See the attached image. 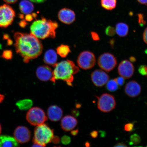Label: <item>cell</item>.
I'll return each instance as SVG.
<instances>
[{
    "instance_id": "cell-40",
    "label": "cell",
    "mask_w": 147,
    "mask_h": 147,
    "mask_svg": "<svg viewBox=\"0 0 147 147\" xmlns=\"http://www.w3.org/2000/svg\"><path fill=\"white\" fill-rule=\"evenodd\" d=\"M126 145L124 143H117L114 146V147H127Z\"/></svg>"
},
{
    "instance_id": "cell-18",
    "label": "cell",
    "mask_w": 147,
    "mask_h": 147,
    "mask_svg": "<svg viewBox=\"0 0 147 147\" xmlns=\"http://www.w3.org/2000/svg\"><path fill=\"white\" fill-rule=\"evenodd\" d=\"M57 55L56 51L53 49H49L45 52L43 60L46 64L54 67L57 63Z\"/></svg>"
},
{
    "instance_id": "cell-14",
    "label": "cell",
    "mask_w": 147,
    "mask_h": 147,
    "mask_svg": "<svg viewBox=\"0 0 147 147\" xmlns=\"http://www.w3.org/2000/svg\"><path fill=\"white\" fill-rule=\"evenodd\" d=\"M37 77L42 82L52 81L53 77V71L51 68L47 65H42L36 69Z\"/></svg>"
},
{
    "instance_id": "cell-6",
    "label": "cell",
    "mask_w": 147,
    "mask_h": 147,
    "mask_svg": "<svg viewBox=\"0 0 147 147\" xmlns=\"http://www.w3.org/2000/svg\"><path fill=\"white\" fill-rule=\"evenodd\" d=\"M16 16L11 7L4 4L0 6V27L6 28L11 24Z\"/></svg>"
},
{
    "instance_id": "cell-11",
    "label": "cell",
    "mask_w": 147,
    "mask_h": 147,
    "mask_svg": "<svg viewBox=\"0 0 147 147\" xmlns=\"http://www.w3.org/2000/svg\"><path fill=\"white\" fill-rule=\"evenodd\" d=\"M109 76L101 69L95 70L91 73V79L94 85L97 87H102L109 80Z\"/></svg>"
},
{
    "instance_id": "cell-13",
    "label": "cell",
    "mask_w": 147,
    "mask_h": 147,
    "mask_svg": "<svg viewBox=\"0 0 147 147\" xmlns=\"http://www.w3.org/2000/svg\"><path fill=\"white\" fill-rule=\"evenodd\" d=\"M58 16L59 20L61 22L67 25L72 24L76 19L74 12L67 8L61 9L58 12Z\"/></svg>"
},
{
    "instance_id": "cell-41",
    "label": "cell",
    "mask_w": 147,
    "mask_h": 147,
    "mask_svg": "<svg viewBox=\"0 0 147 147\" xmlns=\"http://www.w3.org/2000/svg\"><path fill=\"white\" fill-rule=\"evenodd\" d=\"M72 113L73 115L75 116H78L79 115V111L76 110L74 109L72 110Z\"/></svg>"
},
{
    "instance_id": "cell-38",
    "label": "cell",
    "mask_w": 147,
    "mask_h": 147,
    "mask_svg": "<svg viewBox=\"0 0 147 147\" xmlns=\"http://www.w3.org/2000/svg\"><path fill=\"white\" fill-rule=\"evenodd\" d=\"M5 2L9 4H12L17 2L18 0H3Z\"/></svg>"
},
{
    "instance_id": "cell-23",
    "label": "cell",
    "mask_w": 147,
    "mask_h": 147,
    "mask_svg": "<svg viewBox=\"0 0 147 147\" xmlns=\"http://www.w3.org/2000/svg\"><path fill=\"white\" fill-rule=\"evenodd\" d=\"M117 0H101V6L107 10H112L115 8Z\"/></svg>"
},
{
    "instance_id": "cell-22",
    "label": "cell",
    "mask_w": 147,
    "mask_h": 147,
    "mask_svg": "<svg viewBox=\"0 0 147 147\" xmlns=\"http://www.w3.org/2000/svg\"><path fill=\"white\" fill-rule=\"evenodd\" d=\"M16 106L21 110H27L30 109L33 105V102L30 99H24L18 101Z\"/></svg>"
},
{
    "instance_id": "cell-42",
    "label": "cell",
    "mask_w": 147,
    "mask_h": 147,
    "mask_svg": "<svg viewBox=\"0 0 147 147\" xmlns=\"http://www.w3.org/2000/svg\"><path fill=\"white\" fill-rule=\"evenodd\" d=\"M137 1L141 4L143 5L147 4V0H137Z\"/></svg>"
},
{
    "instance_id": "cell-19",
    "label": "cell",
    "mask_w": 147,
    "mask_h": 147,
    "mask_svg": "<svg viewBox=\"0 0 147 147\" xmlns=\"http://www.w3.org/2000/svg\"><path fill=\"white\" fill-rule=\"evenodd\" d=\"M19 146L18 142L14 138L8 135L0 136V147Z\"/></svg>"
},
{
    "instance_id": "cell-27",
    "label": "cell",
    "mask_w": 147,
    "mask_h": 147,
    "mask_svg": "<svg viewBox=\"0 0 147 147\" xmlns=\"http://www.w3.org/2000/svg\"><path fill=\"white\" fill-rule=\"evenodd\" d=\"M105 32L107 35L111 37L114 36L116 33L114 28L111 26L106 27Z\"/></svg>"
},
{
    "instance_id": "cell-20",
    "label": "cell",
    "mask_w": 147,
    "mask_h": 147,
    "mask_svg": "<svg viewBox=\"0 0 147 147\" xmlns=\"http://www.w3.org/2000/svg\"><path fill=\"white\" fill-rule=\"evenodd\" d=\"M19 9L22 13L30 14L34 9V7L30 1L28 0H22L19 3Z\"/></svg>"
},
{
    "instance_id": "cell-44",
    "label": "cell",
    "mask_w": 147,
    "mask_h": 147,
    "mask_svg": "<svg viewBox=\"0 0 147 147\" xmlns=\"http://www.w3.org/2000/svg\"><path fill=\"white\" fill-rule=\"evenodd\" d=\"M115 43V40L114 39H112L110 40L109 43L112 47H113Z\"/></svg>"
},
{
    "instance_id": "cell-12",
    "label": "cell",
    "mask_w": 147,
    "mask_h": 147,
    "mask_svg": "<svg viewBox=\"0 0 147 147\" xmlns=\"http://www.w3.org/2000/svg\"><path fill=\"white\" fill-rule=\"evenodd\" d=\"M14 136L15 139L18 143L23 144L30 140L31 133L26 127L18 126L14 130Z\"/></svg>"
},
{
    "instance_id": "cell-47",
    "label": "cell",
    "mask_w": 147,
    "mask_h": 147,
    "mask_svg": "<svg viewBox=\"0 0 147 147\" xmlns=\"http://www.w3.org/2000/svg\"><path fill=\"white\" fill-rule=\"evenodd\" d=\"M1 125L0 124V135H1Z\"/></svg>"
},
{
    "instance_id": "cell-30",
    "label": "cell",
    "mask_w": 147,
    "mask_h": 147,
    "mask_svg": "<svg viewBox=\"0 0 147 147\" xmlns=\"http://www.w3.org/2000/svg\"><path fill=\"white\" fill-rule=\"evenodd\" d=\"M134 125L133 123H129L125 125L124 129L127 132H131L133 131Z\"/></svg>"
},
{
    "instance_id": "cell-48",
    "label": "cell",
    "mask_w": 147,
    "mask_h": 147,
    "mask_svg": "<svg viewBox=\"0 0 147 147\" xmlns=\"http://www.w3.org/2000/svg\"><path fill=\"white\" fill-rule=\"evenodd\" d=\"M90 144L89 143H88L87 142V143H86V145H87V146H90Z\"/></svg>"
},
{
    "instance_id": "cell-36",
    "label": "cell",
    "mask_w": 147,
    "mask_h": 147,
    "mask_svg": "<svg viewBox=\"0 0 147 147\" xmlns=\"http://www.w3.org/2000/svg\"><path fill=\"white\" fill-rule=\"evenodd\" d=\"M143 41L147 45V27L143 32Z\"/></svg>"
},
{
    "instance_id": "cell-15",
    "label": "cell",
    "mask_w": 147,
    "mask_h": 147,
    "mask_svg": "<svg viewBox=\"0 0 147 147\" xmlns=\"http://www.w3.org/2000/svg\"><path fill=\"white\" fill-rule=\"evenodd\" d=\"M141 87L138 83L132 80L126 84L125 88V93L128 96L134 98L140 94Z\"/></svg>"
},
{
    "instance_id": "cell-34",
    "label": "cell",
    "mask_w": 147,
    "mask_h": 147,
    "mask_svg": "<svg viewBox=\"0 0 147 147\" xmlns=\"http://www.w3.org/2000/svg\"><path fill=\"white\" fill-rule=\"evenodd\" d=\"M92 38L94 41H99L100 40V36L97 33L94 32H92L91 33Z\"/></svg>"
},
{
    "instance_id": "cell-26",
    "label": "cell",
    "mask_w": 147,
    "mask_h": 147,
    "mask_svg": "<svg viewBox=\"0 0 147 147\" xmlns=\"http://www.w3.org/2000/svg\"><path fill=\"white\" fill-rule=\"evenodd\" d=\"M141 141V138L138 134H135L130 136V144H138Z\"/></svg>"
},
{
    "instance_id": "cell-3",
    "label": "cell",
    "mask_w": 147,
    "mask_h": 147,
    "mask_svg": "<svg viewBox=\"0 0 147 147\" xmlns=\"http://www.w3.org/2000/svg\"><path fill=\"white\" fill-rule=\"evenodd\" d=\"M58 27L56 22L42 18L41 19L36 20L32 23L30 27V32L40 39L54 38L56 37V31Z\"/></svg>"
},
{
    "instance_id": "cell-35",
    "label": "cell",
    "mask_w": 147,
    "mask_h": 147,
    "mask_svg": "<svg viewBox=\"0 0 147 147\" xmlns=\"http://www.w3.org/2000/svg\"><path fill=\"white\" fill-rule=\"evenodd\" d=\"M53 143L55 144H58L60 142V139L57 136H54L52 140V141Z\"/></svg>"
},
{
    "instance_id": "cell-5",
    "label": "cell",
    "mask_w": 147,
    "mask_h": 147,
    "mask_svg": "<svg viewBox=\"0 0 147 147\" xmlns=\"http://www.w3.org/2000/svg\"><path fill=\"white\" fill-rule=\"evenodd\" d=\"M26 119L29 124L34 126L43 124L48 119L44 110L37 107L29 109L27 113Z\"/></svg>"
},
{
    "instance_id": "cell-16",
    "label": "cell",
    "mask_w": 147,
    "mask_h": 147,
    "mask_svg": "<svg viewBox=\"0 0 147 147\" xmlns=\"http://www.w3.org/2000/svg\"><path fill=\"white\" fill-rule=\"evenodd\" d=\"M78 123V121L74 117L67 115L64 116L62 119L61 126L64 131H69L76 127Z\"/></svg>"
},
{
    "instance_id": "cell-46",
    "label": "cell",
    "mask_w": 147,
    "mask_h": 147,
    "mask_svg": "<svg viewBox=\"0 0 147 147\" xmlns=\"http://www.w3.org/2000/svg\"><path fill=\"white\" fill-rule=\"evenodd\" d=\"M4 98L5 96L4 95L0 94V103H1L3 102Z\"/></svg>"
},
{
    "instance_id": "cell-37",
    "label": "cell",
    "mask_w": 147,
    "mask_h": 147,
    "mask_svg": "<svg viewBox=\"0 0 147 147\" xmlns=\"http://www.w3.org/2000/svg\"><path fill=\"white\" fill-rule=\"evenodd\" d=\"M90 135L92 138H96L98 135V132L96 130H94L90 134Z\"/></svg>"
},
{
    "instance_id": "cell-8",
    "label": "cell",
    "mask_w": 147,
    "mask_h": 147,
    "mask_svg": "<svg viewBox=\"0 0 147 147\" xmlns=\"http://www.w3.org/2000/svg\"><path fill=\"white\" fill-rule=\"evenodd\" d=\"M77 62L81 68L85 70L90 69L95 65L96 58L93 53L89 51H84L79 55Z\"/></svg>"
},
{
    "instance_id": "cell-43",
    "label": "cell",
    "mask_w": 147,
    "mask_h": 147,
    "mask_svg": "<svg viewBox=\"0 0 147 147\" xmlns=\"http://www.w3.org/2000/svg\"><path fill=\"white\" fill-rule=\"evenodd\" d=\"M78 129L74 130L71 131V135L74 136H76L78 133Z\"/></svg>"
},
{
    "instance_id": "cell-9",
    "label": "cell",
    "mask_w": 147,
    "mask_h": 147,
    "mask_svg": "<svg viewBox=\"0 0 147 147\" xmlns=\"http://www.w3.org/2000/svg\"><path fill=\"white\" fill-rule=\"evenodd\" d=\"M115 57L111 53H104L99 57L98 64L101 69L109 72L115 68L117 65Z\"/></svg>"
},
{
    "instance_id": "cell-21",
    "label": "cell",
    "mask_w": 147,
    "mask_h": 147,
    "mask_svg": "<svg viewBox=\"0 0 147 147\" xmlns=\"http://www.w3.org/2000/svg\"><path fill=\"white\" fill-rule=\"evenodd\" d=\"M115 32L120 37H124L128 34L129 27L126 23L120 22L117 23L115 26Z\"/></svg>"
},
{
    "instance_id": "cell-25",
    "label": "cell",
    "mask_w": 147,
    "mask_h": 147,
    "mask_svg": "<svg viewBox=\"0 0 147 147\" xmlns=\"http://www.w3.org/2000/svg\"><path fill=\"white\" fill-rule=\"evenodd\" d=\"M106 84L107 89L109 91L115 92L118 89L119 85L115 79L108 80Z\"/></svg>"
},
{
    "instance_id": "cell-10",
    "label": "cell",
    "mask_w": 147,
    "mask_h": 147,
    "mask_svg": "<svg viewBox=\"0 0 147 147\" xmlns=\"http://www.w3.org/2000/svg\"><path fill=\"white\" fill-rule=\"evenodd\" d=\"M135 71V67L131 62L128 60L122 61L119 64L118 67L119 74L124 79L131 78Z\"/></svg>"
},
{
    "instance_id": "cell-7",
    "label": "cell",
    "mask_w": 147,
    "mask_h": 147,
    "mask_svg": "<svg viewBox=\"0 0 147 147\" xmlns=\"http://www.w3.org/2000/svg\"><path fill=\"white\" fill-rule=\"evenodd\" d=\"M97 107L100 111L109 113L115 109L116 101L113 95L108 93L103 94L100 97H97Z\"/></svg>"
},
{
    "instance_id": "cell-28",
    "label": "cell",
    "mask_w": 147,
    "mask_h": 147,
    "mask_svg": "<svg viewBox=\"0 0 147 147\" xmlns=\"http://www.w3.org/2000/svg\"><path fill=\"white\" fill-rule=\"evenodd\" d=\"M138 22L139 25L141 27L144 26L146 23V20L144 19V16L142 14H138Z\"/></svg>"
},
{
    "instance_id": "cell-45",
    "label": "cell",
    "mask_w": 147,
    "mask_h": 147,
    "mask_svg": "<svg viewBox=\"0 0 147 147\" xmlns=\"http://www.w3.org/2000/svg\"><path fill=\"white\" fill-rule=\"evenodd\" d=\"M129 60L131 62H134L136 61V58L135 57L131 56L129 58Z\"/></svg>"
},
{
    "instance_id": "cell-4",
    "label": "cell",
    "mask_w": 147,
    "mask_h": 147,
    "mask_svg": "<svg viewBox=\"0 0 147 147\" xmlns=\"http://www.w3.org/2000/svg\"><path fill=\"white\" fill-rule=\"evenodd\" d=\"M54 136V130L47 124L43 123L36 126L35 128L33 143L41 147H45L51 142Z\"/></svg>"
},
{
    "instance_id": "cell-2",
    "label": "cell",
    "mask_w": 147,
    "mask_h": 147,
    "mask_svg": "<svg viewBox=\"0 0 147 147\" xmlns=\"http://www.w3.org/2000/svg\"><path fill=\"white\" fill-rule=\"evenodd\" d=\"M52 82H55L56 80H61L66 82L68 85L72 86L74 80V75L78 72L79 67L74 62L67 60L57 63L54 67Z\"/></svg>"
},
{
    "instance_id": "cell-33",
    "label": "cell",
    "mask_w": 147,
    "mask_h": 147,
    "mask_svg": "<svg viewBox=\"0 0 147 147\" xmlns=\"http://www.w3.org/2000/svg\"><path fill=\"white\" fill-rule=\"evenodd\" d=\"M115 79L119 86H121L123 85L125 82V80L123 78L120 76Z\"/></svg>"
},
{
    "instance_id": "cell-17",
    "label": "cell",
    "mask_w": 147,
    "mask_h": 147,
    "mask_svg": "<svg viewBox=\"0 0 147 147\" xmlns=\"http://www.w3.org/2000/svg\"><path fill=\"white\" fill-rule=\"evenodd\" d=\"M47 115L51 121L57 122L62 118L63 111L61 108L57 106H51L48 108Z\"/></svg>"
},
{
    "instance_id": "cell-32",
    "label": "cell",
    "mask_w": 147,
    "mask_h": 147,
    "mask_svg": "<svg viewBox=\"0 0 147 147\" xmlns=\"http://www.w3.org/2000/svg\"><path fill=\"white\" fill-rule=\"evenodd\" d=\"M12 53L10 51H5L3 52V58L6 59H10L12 57Z\"/></svg>"
},
{
    "instance_id": "cell-1",
    "label": "cell",
    "mask_w": 147,
    "mask_h": 147,
    "mask_svg": "<svg viewBox=\"0 0 147 147\" xmlns=\"http://www.w3.org/2000/svg\"><path fill=\"white\" fill-rule=\"evenodd\" d=\"M14 38L16 52L23 58L25 63H28L42 54L43 46L41 42L31 33L16 32Z\"/></svg>"
},
{
    "instance_id": "cell-31",
    "label": "cell",
    "mask_w": 147,
    "mask_h": 147,
    "mask_svg": "<svg viewBox=\"0 0 147 147\" xmlns=\"http://www.w3.org/2000/svg\"><path fill=\"white\" fill-rule=\"evenodd\" d=\"M61 142L64 145H67L71 142L70 137L67 136H64L61 138Z\"/></svg>"
},
{
    "instance_id": "cell-29",
    "label": "cell",
    "mask_w": 147,
    "mask_h": 147,
    "mask_svg": "<svg viewBox=\"0 0 147 147\" xmlns=\"http://www.w3.org/2000/svg\"><path fill=\"white\" fill-rule=\"evenodd\" d=\"M138 71L142 76L147 77V66L146 65H141L139 68Z\"/></svg>"
},
{
    "instance_id": "cell-39",
    "label": "cell",
    "mask_w": 147,
    "mask_h": 147,
    "mask_svg": "<svg viewBox=\"0 0 147 147\" xmlns=\"http://www.w3.org/2000/svg\"><path fill=\"white\" fill-rule=\"evenodd\" d=\"M32 2L36 3H42L45 2L47 0H29Z\"/></svg>"
},
{
    "instance_id": "cell-24",
    "label": "cell",
    "mask_w": 147,
    "mask_h": 147,
    "mask_svg": "<svg viewBox=\"0 0 147 147\" xmlns=\"http://www.w3.org/2000/svg\"><path fill=\"white\" fill-rule=\"evenodd\" d=\"M57 53L62 58H65L71 52L70 49L68 45H62L57 48Z\"/></svg>"
}]
</instances>
